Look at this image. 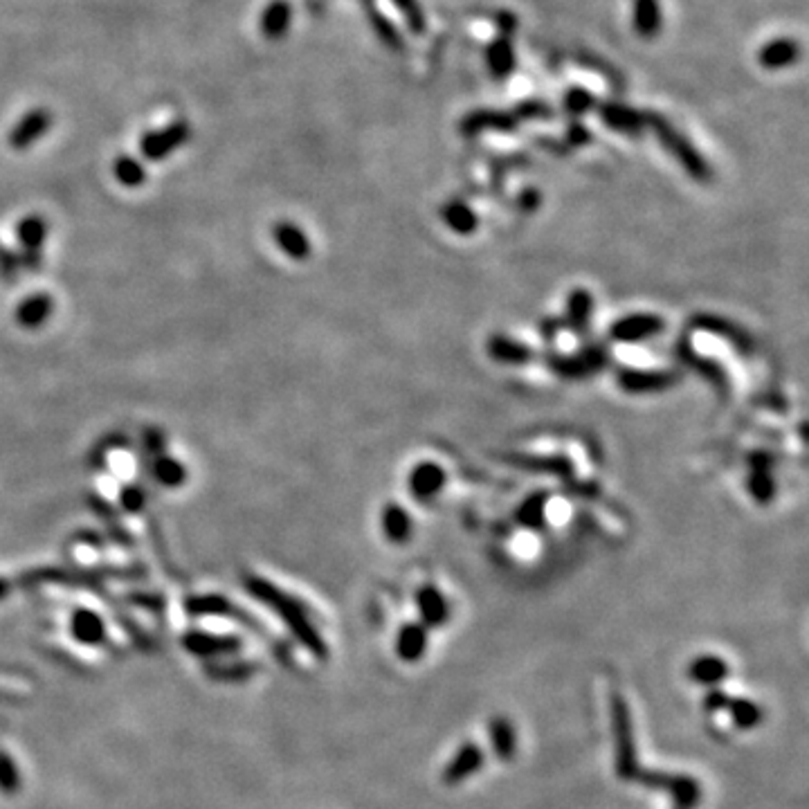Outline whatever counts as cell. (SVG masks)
<instances>
[{
  "label": "cell",
  "instance_id": "cell-1",
  "mask_svg": "<svg viewBox=\"0 0 809 809\" xmlns=\"http://www.w3.org/2000/svg\"><path fill=\"white\" fill-rule=\"evenodd\" d=\"M243 583H246L248 592H250L257 601H261L264 605H268L270 610H274V614H277L279 619H282L283 623L291 628V632L295 634V636L299 638L306 647H308L315 657L326 659V654H329V650H326V643H324V638L319 636V632L315 629L313 620H310L308 611L304 610V605H301L297 598H292L291 594L282 592V589L274 587V585L268 583V580L259 578V576H246Z\"/></svg>",
  "mask_w": 809,
  "mask_h": 809
},
{
  "label": "cell",
  "instance_id": "cell-2",
  "mask_svg": "<svg viewBox=\"0 0 809 809\" xmlns=\"http://www.w3.org/2000/svg\"><path fill=\"white\" fill-rule=\"evenodd\" d=\"M610 717H611V733H614V754H616V776L625 782L636 780L641 771L636 754V740H634V724L632 711L620 693L611 690L610 693Z\"/></svg>",
  "mask_w": 809,
  "mask_h": 809
},
{
  "label": "cell",
  "instance_id": "cell-3",
  "mask_svg": "<svg viewBox=\"0 0 809 809\" xmlns=\"http://www.w3.org/2000/svg\"><path fill=\"white\" fill-rule=\"evenodd\" d=\"M645 126H650V129L654 131V135H657L659 142L663 144V148L679 162L681 167H684V172L688 173L693 181L697 182L711 181L712 172L711 167H708L706 157H704L702 153L690 144V139L684 138L666 117L659 115V113H645Z\"/></svg>",
  "mask_w": 809,
  "mask_h": 809
},
{
  "label": "cell",
  "instance_id": "cell-4",
  "mask_svg": "<svg viewBox=\"0 0 809 809\" xmlns=\"http://www.w3.org/2000/svg\"><path fill=\"white\" fill-rule=\"evenodd\" d=\"M634 782L668 794L677 809H695L699 805V800H702V785H699L693 776H684V773H666L654 771V769H641Z\"/></svg>",
  "mask_w": 809,
  "mask_h": 809
},
{
  "label": "cell",
  "instance_id": "cell-5",
  "mask_svg": "<svg viewBox=\"0 0 809 809\" xmlns=\"http://www.w3.org/2000/svg\"><path fill=\"white\" fill-rule=\"evenodd\" d=\"M16 239H19V259L21 268L28 273H38L43 264V246L47 239V221L41 214H28L16 225Z\"/></svg>",
  "mask_w": 809,
  "mask_h": 809
},
{
  "label": "cell",
  "instance_id": "cell-6",
  "mask_svg": "<svg viewBox=\"0 0 809 809\" xmlns=\"http://www.w3.org/2000/svg\"><path fill=\"white\" fill-rule=\"evenodd\" d=\"M190 138H191L190 122L176 120L169 126H164V129L144 133L142 139H139V153L151 162L164 160V157L172 156L173 151L185 147V144L190 142Z\"/></svg>",
  "mask_w": 809,
  "mask_h": 809
},
{
  "label": "cell",
  "instance_id": "cell-7",
  "mask_svg": "<svg viewBox=\"0 0 809 809\" xmlns=\"http://www.w3.org/2000/svg\"><path fill=\"white\" fill-rule=\"evenodd\" d=\"M663 329H666V322L659 315L632 313L611 324L610 338L619 344H638L659 335Z\"/></svg>",
  "mask_w": 809,
  "mask_h": 809
},
{
  "label": "cell",
  "instance_id": "cell-8",
  "mask_svg": "<svg viewBox=\"0 0 809 809\" xmlns=\"http://www.w3.org/2000/svg\"><path fill=\"white\" fill-rule=\"evenodd\" d=\"M551 369L560 374L562 378L583 380L587 375L596 374L607 365V353L603 347H587L574 356H558L551 358Z\"/></svg>",
  "mask_w": 809,
  "mask_h": 809
},
{
  "label": "cell",
  "instance_id": "cell-9",
  "mask_svg": "<svg viewBox=\"0 0 809 809\" xmlns=\"http://www.w3.org/2000/svg\"><path fill=\"white\" fill-rule=\"evenodd\" d=\"M518 117L515 113H504V111H493V108H476L470 111L461 120V133L468 138H475V135L485 133V131H495V133H510V131L518 129Z\"/></svg>",
  "mask_w": 809,
  "mask_h": 809
},
{
  "label": "cell",
  "instance_id": "cell-10",
  "mask_svg": "<svg viewBox=\"0 0 809 809\" xmlns=\"http://www.w3.org/2000/svg\"><path fill=\"white\" fill-rule=\"evenodd\" d=\"M484 763H485L484 749H481L479 745H475V742H466V745H461V749L454 754V758L443 767L441 780H443V785L450 787L461 785L463 780L475 776V773L484 767Z\"/></svg>",
  "mask_w": 809,
  "mask_h": 809
},
{
  "label": "cell",
  "instance_id": "cell-11",
  "mask_svg": "<svg viewBox=\"0 0 809 809\" xmlns=\"http://www.w3.org/2000/svg\"><path fill=\"white\" fill-rule=\"evenodd\" d=\"M52 113L47 108H34L28 115L21 117L10 133V147L14 151H28L32 144H37L43 135L50 131Z\"/></svg>",
  "mask_w": 809,
  "mask_h": 809
},
{
  "label": "cell",
  "instance_id": "cell-12",
  "mask_svg": "<svg viewBox=\"0 0 809 809\" xmlns=\"http://www.w3.org/2000/svg\"><path fill=\"white\" fill-rule=\"evenodd\" d=\"M598 115L607 129L616 131L623 135H641L645 129V113L636 111L632 106H625L619 102H603L596 104Z\"/></svg>",
  "mask_w": 809,
  "mask_h": 809
},
{
  "label": "cell",
  "instance_id": "cell-13",
  "mask_svg": "<svg viewBox=\"0 0 809 809\" xmlns=\"http://www.w3.org/2000/svg\"><path fill=\"white\" fill-rule=\"evenodd\" d=\"M445 470L434 461H421L408 476L409 493L418 501H430L445 488Z\"/></svg>",
  "mask_w": 809,
  "mask_h": 809
},
{
  "label": "cell",
  "instance_id": "cell-14",
  "mask_svg": "<svg viewBox=\"0 0 809 809\" xmlns=\"http://www.w3.org/2000/svg\"><path fill=\"white\" fill-rule=\"evenodd\" d=\"M677 383L675 374L666 371H641V369H620L619 387L628 393H657L663 389H670Z\"/></svg>",
  "mask_w": 809,
  "mask_h": 809
},
{
  "label": "cell",
  "instance_id": "cell-15",
  "mask_svg": "<svg viewBox=\"0 0 809 809\" xmlns=\"http://www.w3.org/2000/svg\"><path fill=\"white\" fill-rule=\"evenodd\" d=\"M52 313H55V299L47 292H34L16 306L14 319L21 329L37 331L52 317Z\"/></svg>",
  "mask_w": 809,
  "mask_h": 809
},
{
  "label": "cell",
  "instance_id": "cell-16",
  "mask_svg": "<svg viewBox=\"0 0 809 809\" xmlns=\"http://www.w3.org/2000/svg\"><path fill=\"white\" fill-rule=\"evenodd\" d=\"M800 55V43L794 41L789 37H780V38H773V41L764 43L758 52V63L763 65L764 70H785L789 65L798 63Z\"/></svg>",
  "mask_w": 809,
  "mask_h": 809
},
{
  "label": "cell",
  "instance_id": "cell-17",
  "mask_svg": "<svg viewBox=\"0 0 809 809\" xmlns=\"http://www.w3.org/2000/svg\"><path fill=\"white\" fill-rule=\"evenodd\" d=\"M515 63H518V59H515L513 38L497 34L485 47V65H488L491 77L497 79V81H504L513 74Z\"/></svg>",
  "mask_w": 809,
  "mask_h": 809
},
{
  "label": "cell",
  "instance_id": "cell-18",
  "mask_svg": "<svg viewBox=\"0 0 809 809\" xmlns=\"http://www.w3.org/2000/svg\"><path fill=\"white\" fill-rule=\"evenodd\" d=\"M273 234H274V240H277V246L282 248V252L288 257V259L304 261L310 257L313 246H310L308 234H306L299 225H295V223H291V221L277 223L273 230Z\"/></svg>",
  "mask_w": 809,
  "mask_h": 809
},
{
  "label": "cell",
  "instance_id": "cell-19",
  "mask_svg": "<svg viewBox=\"0 0 809 809\" xmlns=\"http://www.w3.org/2000/svg\"><path fill=\"white\" fill-rule=\"evenodd\" d=\"M632 28L643 41H653V38H657L663 28L662 3H659V0H634Z\"/></svg>",
  "mask_w": 809,
  "mask_h": 809
},
{
  "label": "cell",
  "instance_id": "cell-20",
  "mask_svg": "<svg viewBox=\"0 0 809 809\" xmlns=\"http://www.w3.org/2000/svg\"><path fill=\"white\" fill-rule=\"evenodd\" d=\"M417 605L418 611H421V623L426 625L427 629L441 628V625L450 619L448 601H445L441 589H436L434 585H426V587L418 589Z\"/></svg>",
  "mask_w": 809,
  "mask_h": 809
},
{
  "label": "cell",
  "instance_id": "cell-21",
  "mask_svg": "<svg viewBox=\"0 0 809 809\" xmlns=\"http://www.w3.org/2000/svg\"><path fill=\"white\" fill-rule=\"evenodd\" d=\"M427 653V628L423 623H405L398 629L396 654L405 663H417Z\"/></svg>",
  "mask_w": 809,
  "mask_h": 809
},
{
  "label": "cell",
  "instance_id": "cell-22",
  "mask_svg": "<svg viewBox=\"0 0 809 809\" xmlns=\"http://www.w3.org/2000/svg\"><path fill=\"white\" fill-rule=\"evenodd\" d=\"M688 677L695 684L715 688V686H720L729 677V663L721 657H717V654H702V657L690 662Z\"/></svg>",
  "mask_w": 809,
  "mask_h": 809
},
{
  "label": "cell",
  "instance_id": "cell-23",
  "mask_svg": "<svg viewBox=\"0 0 809 809\" xmlns=\"http://www.w3.org/2000/svg\"><path fill=\"white\" fill-rule=\"evenodd\" d=\"M292 23V5L288 0H273L261 14V32L268 41H279L286 37Z\"/></svg>",
  "mask_w": 809,
  "mask_h": 809
},
{
  "label": "cell",
  "instance_id": "cell-24",
  "mask_svg": "<svg viewBox=\"0 0 809 809\" xmlns=\"http://www.w3.org/2000/svg\"><path fill=\"white\" fill-rule=\"evenodd\" d=\"M360 3H362V10H365L367 19H369V25L374 28L375 37L380 38V43L393 52L405 50V41H402L400 32H398L396 25H393L392 21H389L387 16H384L383 12L375 7V0H360Z\"/></svg>",
  "mask_w": 809,
  "mask_h": 809
},
{
  "label": "cell",
  "instance_id": "cell-25",
  "mask_svg": "<svg viewBox=\"0 0 809 809\" xmlns=\"http://www.w3.org/2000/svg\"><path fill=\"white\" fill-rule=\"evenodd\" d=\"M70 632L79 643L86 645H97L106 638V628H104L102 616L95 614L93 610H77L70 620Z\"/></svg>",
  "mask_w": 809,
  "mask_h": 809
},
{
  "label": "cell",
  "instance_id": "cell-26",
  "mask_svg": "<svg viewBox=\"0 0 809 809\" xmlns=\"http://www.w3.org/2000/svg\"><path fill=\"white\" fill-rule=\"evenodd\" d=\"M488 353H491L493 360L501 362V365H527L533 358L531 347H527V344L518 342L513 338H504V335H495L491 340Z\"/></svg>",
  "mask_w": 809,
  "mask_h": 809
},
{
  "label": "cell",
  "instance_id": "cell-27",
  "mask_svg": "<svg viewBox=\"0 0 809 809\" xmlns=\"http://www.w3.org/2000/svg\"><path fill=\"white\" fill-rule=\"evenodd\" d=\"M491 745L501 763H510L518 754V733L506 717H495L491 721Z\"/></svg>",
  "mask_w": 809,
  "mask_h": 809
},
{
  "label": "cell",
  "instance_id": "cell-28",
  "mask_svg": "<svg viewBox=\"0 0 809 809\" xmlns=\"http://www.w3.org/2000/svg\"><path fill=\"white\" fill-rule=\"evenodd\" d=\"M594 313V297L592 292H587L585 288H576L569 295L567 301V324L571 329L585 333L589 329V322H592Z\"/></svg>",
  "mask_w": 809,
  "mask_h": 809
},
{
  "label": "cell",
  "instance_id": "cell-29",
  "mask_svg": "<svg viewBox=\"0 0 809 809\" xmlns=\"http://www.w3.org/2000/svg\"><path fill=\"white\" fill-rule=\"evenodd\" d=\"M441 218H443L445 225L450 227L457 234H472L479 225V218H476L475 209L470 207L463 200H450L443 209H441Z\"/></svg>",
  "mask_w": 809,
  "mask_h": 809
},
{
  "label": "cell",
  "instance_id": "cell-30",
  "mask_svg": "<svg viewBox=\"0 0 809 809\" xmlns=\"http://www.w3.org/2000/svg\"><path fill=\"white\" fill-rule=\"evenodd\" d=\"M383 531L393 544H405L412 535V518L402 506L389 504L383 510Z\"/></svg>",
  "mask_w": 809,
  "mask_h": 809
},
{
  "label": "cell",
  "instance_id": "cell-31",
  "mask_svg": "<svg viewBox=\"0 0 809 809\" xmlns=\"http://www.w3.org/2000/svg\"><path fill=\"white\" fill-rule=\"evenodd\" d=\"M729 715H731V721L736 729L740 731H751L755 726L763 724L764 720V711L760 704H755L754 699H746V697H731L729 706H726Z\"/></svg>",
  "mask_w": 809,
  "mask_h": 809
},
{
  "label": "cell",
  "instance_id": "cell-32",
  "mask_svg": "<svg viewBox=\"0 0 809 809\" xmlns=\"http://www.w3.org/2000/svg\"><path fill=\"white\" fill-rule=\"evenodd\" d=\"M153 479L157 481L164 488H181L187 481V468L185 463L178 461V459L169 457V454H160V457L153 459Z\"/></svg>",
  "mask_w": 809,
  "mask_h": 809
},
{
  "label": "cell",
  "instance_id": "cell-33",
  "mask_svg": "<svg viewBox=\"0 0 809 809\" xmlns=\"http://www.w3.org/2000/svg\"><path fill=\"white\" fill-rule=\"evenodd\" d=\"M185 645L196 654H216V653H232V650H236L239 641H236V638L209 636V634H203V632H191L185 636Z\"/></svg>",
  "mask_w": 809,
  "mask_h": 809
},
{
  "label": "cell",
  "instance_id": "cell-34",
  "mask_svg": "<svg viewBox=\"0 0 809 809\" xmlns=\"http://www.w3.org/2000/svg\"><path fill=\"white\" fill-rule=\"evenodd\" d=\"M546 500H549L546 493H533L531 497H527V500L522 501V506L518 509V522L522 524V527L533 528V531L544 527Z\"/></svg>",
  "mask_w": 809,
  "mask_h": 809
},
{
  "label": "cell",
  "instance_id": "cell-35",
  "mask_svg": "<svg viewBox=\"0 0 809 809\" xmlns=\"http://www.w3.org/2000/svg\"><path fill=\"white\" fill-rule=\"evenodd\" d=\"M113 173H115V178L120 181V185L131 187V190L144 185V181H147V169H144L142 162L133 156L117 157L115 164H113Z\"/></svg>",
  "mask_w": 809,
  "mask_h": 809
},
{
  "label": "cell",
  "instance_id": "cell-36",
  "mask_svg": "<svg viewBox=\"0 0 809 809\" xmlns=\"http://www.w3.org/2000/svg\"><path fill=\"white\" fill-rule=\"evenodd\" d=\"M185 607L191 616H223V614H234L236 611V610H232L230 603H227L223 596H218V594L187 598Z\"/></svg>",
  "mask_w": 809,
  "mask_h": 809
},
{
  "label": "cell",
  "instance_id": "cell-37",
  "mask_svg": "<svg viewBox=\"0 0 809 809\" xmlns=\"http://www.w3.org/2000/svg\"><path fill=\"white\" fill-rule=\"evenodd\" d=\"M749 493L754 500L767 504L776 495V481H773L771 468H751Z\"/></svg>",
  "mask_w": 809,
  "mask_h": 809
},
{
  "label": "cell",
  "instance_id": "cell-38",
  "mask_svg": "<svg viewBox=\"0 0 809 809\" xmlns=\"http://www.w3.org/2000/svg\"><path fill=\"white\" fill-rule=\"evenodd\" d=\"M562 104L564 111L569 113L571 117H583L587 115L589 111H594V106H596L598 102L587 88H583V86H571V88L564 93Z\"/></svg>",
  "mask_w": 809,
  "mask_h": 809
},
{
  "label": "cell",
  "instance_id": "cell-39",
  "mask_svg": "<svg viewBox=\"0 0 809 809\" xmlns=\"http://www.w3.org/2000/svg\"><path fill=\"white\" fill-rule=\"evenodd\" d=\"M392 3L396 5V10L400 12L402 19H405V23H408V28L412 29L414 34L426 32V28H427L426 12H423V7L418 5V0H392Z\"/></svg>",
  "mask_w": 809,
  "mask_h": 809
},
{
  "label": "cell",
  "instance_id": "cell-40",
  "mask_svg": "<svg viewBox=\"0 0 809 809\" xmlns=\"http://www.w3.org/2000/svg\"><path fill=\"white\" fill-rule=\"evenodd\" d=\"M147 500H148L147 491H144L139 484H129L120 491V506L131 515L142 513L144 506H147Z\"/></svg>",
  "mask_w": 809,
  "mask_h": 809
},
{
  "label": "cell",
  "instance_id": "cell-41",
  "mask_svg": "<svg viewBox=\"0 0 809 809\" xmlns=\"http://www.w3.org/2000/svg\"><path fill=\"white\" fill-rule=\"evenodd\" d=\"M515 117L518 120H551L553 117V108L546 102L540 99H528L515 106Z\"/></svg>",
  "mask_w": 809,
  "mask_h": 809
},
{
  "label": "cell",
  "instance_id": "cell-42",
  "mask_svg": "<svg viewBox=\"0 0 809 809\" xmlns=\"http://www.w3.org/2000/svg\"><path fill=\"white\" fill-rule=\"evenodd\" d=\"M21 274V259L14 250L0 243V277L5 282H14Z\"/></svg>",
  "mask_w": 809,
  "mask_h": 809
},
{
  "label": "cell",
  "instance_id": "cell-43",
  "mask_svg": "<svg viewBox=\"0 0 809 809\" xmlns=\"http://www.w3.org/2000/svg\"><path fill=\"white\" fill-rule=\"evenodd\" d=\"M142 441H144V450H147V454H151L153 459L160 457V454H164L167 439H164V434H162L157 427H148V430L142 434Z\"/></svg>",
  "mask_w": 809,
  "mask_h": 809
},
{
  "label": "cell",
  "instance_id": "cell-44",
  "mask_svg": "<svg viewBox=\"0 0 809 809\" xmlns=\"http://www.w3.org/2000/svg\"><path fill=\"white\" fill-rule=\"evenodd\" d=\"M729 702H731V695L726 693V690H721L720 686H715V688L708 690L706 697H704V708H706L708 712H720L726 711Z\"/></svg>",
  "mask_w": 809,
  "mask_h": 809
},
{
  "label": "cell",
  "instance_id": "cell-45",
  "mask_svg": "<svg viewBox=\"0 0 809 809\" xmlns=\"http://www.w3.org/2000/svg\"><path fill=\"white\" fill-rule=\"evenodd\" d=\"M589 139H592V133H589L587 126L580 124V122H571L569 129H567V144H571V147H585Z\"/></svg>",
  "mask_w": 809,
  "mask_h": 809
},
{
  "label": "cell",
  "instance_id": "cell-46",
  "mask_svg": "<svg viewBox=\"0 0 809 809\" xmlns=\"http://www.w3.org/2000/svg\"><path fill=\"white\" fill-rule=\"evenodd\" d=\"M16 782H19V776L14 773L12 763L5 758V755H0V787H5L7 794H12V789L16 787Z\"/></svg>",
  "mask_w": 809,
  "mask_h": 809
},
{
  "label": "cell",
  "instance_id": "cell-47",
  "mask_svg": "<svg viewBox=\"0 0 809 809\" xmlns=\"http://www.w3.org/2000/svg\"><path fill=\"white\" fill-rule=\"evenodd\" d=\"M497 34H504V37H513L515 29H518V16L510 14V12H500L495 16Z\"/></svg>",
  "mask_w": 809,
  "mask_h": 809
},
{
  "label": "cell",
  "instance_id": "cell-48",
  "mask_svg": "<svg viewBox=\"0 0 809 809\" xmlns=\"http://www.w3.org/2000/svg\"><path fill=\"white\" fill-rule=\"evenodd\" d=\"M519 205H524V203H528L527 205V209H535L537 205H540V194H537V191H533V190H528V191H524L522 196H519Z\"/></svg>",
  "mask_w": 809,
  "mask_h": 809
},
{
  "label": "cell",
  "instance_id": "cell-49",
  "mask_svg": "<svg viewBox=\"0 0 809 809\" xmlns=\"http://www.w3.org/2000/svg\"><path fill=\"white\" fill-rule=\"evenodd\" d=\"M10 589H12V585L7 583L5 578H0V601L10 596Z\"/></svg>",
  "mask_w": 809,
  "mask_h": 809
}]
</instances>
